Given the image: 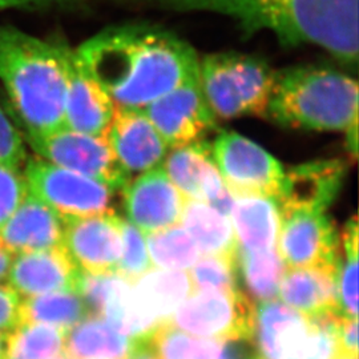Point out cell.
<instances>
[{
  "label": "cell",
  "instance_id": "cell-1",
  "mask_svg": "<svg viewBox=\"0 0 359 359\" xmlns=\"http://www.w3.org/2000/svg\"><path fill=\"white\" fill-rule=\"evenodd\" d=\"M76 52L115 107L144 109L198 75L200 59L192 46L160 27H111Z\"/></svg>",
  "mask_w": 359,
  "mask_h": 359
},
{
  "label": "cell",
  "instance_id": "cell-2",
  "mask_svg": "<svg viewBox=\"0 0 359 359\" xmlns=\"http://www.w3.org/2000/svg\"><path fill=\"white\" fill-rule=\"evenodd\" d=\"M175 13H219L246 35L269 31L283 47L313 44L348 68L359 59L358 0H124Z\"/></svg>",
  "mask_w": 359,
  "mask_h": 359
},
{
  "label": "cell",
  "instance_id": "cell-3",
  "mask_svg": "<svg viewBox=\"0 0 359 359\" xmlns=\"http://www.w3.org/2000/svg\"><path fill=\"white\" fill-rule=\"evenodd\" d=\"M67 44L44 41L13 26H0V81L26 135L65 127Z\"/></svg>",
  "mask_w": 359,
  "mask_h": 359
},
{
  "label": "cell",
  "instance_id": "cell-4",
  "mask_svg": "<svg viewBox=\"0 0 359 359\" xmlns=\"http://www.w3.org/2000/svg\"><path fill=\"white\" fill-rule=\"evenodd\" d=\"M266 116L289 128L347 132L358 126V83L317 65L276 71Z\"/></svg>",
  "mask_w": 359,
  "mask_h": 359
},
{
  "label": "cell",
  "instance_id": "cell-5",
  "mask_svg": "<svg viewBox=\"0 0 359 359\" xmlns=\"http://www.w3.org/2000/svg\"><path fill=\"white\" fill-rule=\"evenodd\" d=\"M276 71L264 59L238 52L206 55L198 81L216 117L266 116Z\"/></svg>",
  "mask_w": 359,
  "mask_h": 359
},
{
  "label": "cell",
  "instance_id": "cell-6",
  "mask_svg": "<svg viewBox=\"0 0 359 359\" xmlns=\"http://www.w3.org/2000/svg\"><path fill=\"white\" fill-rule=\"evenodd\" d=\"M338 313L306 317L280 301L257 308L253 341L261 359H334Z\"/></svg>",
  "mask_w": 359,
  "mask_h": 359
},
{
  "label": "cell",
  "instance_id": "cell-7",
  "mask_svg": "<svg viewBox=\"0 0 359 359\" xmlns=\"http://www.w3.org/2000/svg\"><path fill=\"white\" fill-rule=\"evenodd\" d=\"M257 306L244 292H194L170 317L184 333L216 341H252Z\"/></svg>",
  "mask_w": 359,
  "mask_h": 359
},
{
  "label": "cell",
  "instance_id": "cell-8",
  "mask_svg": "<svg viewBox=\"0 0 359 359\" xmlns=\"http://www.w3.org/2000/svg\"><path fill=\"white\" fill-rule=\"evenodd\" d=\"M28 192L63 219L112 215L114 189L99 180L57 167L43 158L26 160Z\"/></svg>",
  "mask_w": 359,
  "mask_h": 359
},
{
  "label": "cell",
  "instance_id": "cell-9",
  "mask_svg": "<svg viewBox=\"0 0 359 359\" xmlns=\"http://www.w3.org/2000/svg\"><path fill=\"white\" fill-rule=\"evenodd\" d=\"M26 139L40 158L57 167L99 180L112 189H123L129 182L130 175L120 165L104 136L65 127L46 135H26Z\"/></svg>",
  "mask_w": 359,
  "mask_h": 359
},
{
  "label": "cell",
  "instance_id": "cell-10",
  "mask_svg": "<svg viewBox=\"0 0 359 359\" xmlns=\"http://www.w3.org/2000/svg\"><path fill=\"white\" fill-rule=\"evenodd\" d=\"M212 156L225 185L234 196L261 194L277 198L283 185L281 164L262 147L236 132L219 133Z\"/></svg>",
  "mask_w": 359,
  "mask_h": 359
},
{
  "label": "cell",
  "instance_id": "cell-11",
  "mask_svg": "<svg viewBox=\"0 0 359 359\" xmlns=\"http://www.w3.org/2000/svg\"><path fill=\"white\" fill-rule=\"evenodd\" d=\"M144 112L168 148L201 142L217 127V117L206 102L198 75L148 104Z\"/></svg>",
  "mask_w": 359,
  "mask_h": 359
},
{
  "label": "cell",
  "instance_id": "cell-12",
  "mask_svg": "<svg viewBox=\"0 0 359 359\" xmlns=\"http://www.w3.org/2000/svg\"><path fill=\"white\" fill-rule=\"evenodd\" d=\"M277 250L287 269H321L335 274L338 236L325 212L281 216Z\"/></svg>",
  "mask_w": 359,
  "mask_h": 359
},
{
  "label": "cell",
  "instance_id": "cell-13",
  "mask_svg": "<svg viewBox=\"0 0 359 359\" xmlns=\"http://www.w3.org/2000/svg\"><path fill=\"white\" fill-rule=\"evenodd\" d=\"M121 226L123 219L115 213L68 218L62 246L81 271L116 273L123 249Z\"/></svg>",
  "mask_w": 359,
  "mask_h": 359
},
{
  "label": "cell",
  "instance_id": "cell-14",
  "mask_svg": "<svg viewBox=\"0 0 359 359\" xmlns=\"http://www.w3.org/2000/svg\"><path fill=\"white\" fill-rule=\"evenodd\" d=\"M163 163L169 180L188 200L205 201L231 217L234 196L218 172L210 144L201 140L173 148Z\"/></svg>",
  "mask_w": 359,
  "mask_h": 359
},
{
  "label": "cell",
  "instance_id": "cell-15",
  "mask_svg": "<svg viewBox=\"0 0 359 359\" xmlns=\"http://www.w3.org/2000/svg\"><path fill=\"white\" fill-rule=\"evenodd\" d=\"M123 194L129 222L144 234L180 225L188 200L160 167L128 182Z\"/></svg>",
  "mask_w": 359,
  "mask_h": 359
},
{
  "label": "cell",
  "instance_id": "cell-16",
  "mask_svg": "<svg viewBox=\"0 0 359 359\" xmlns=\"http://www.w3.org/2000/svg\"><path fill=\"white\" fill-rule=\"evenodd\" d=\"M65 127L81 133L104 136L115 104L77 55L67 46L65 50Z\"/></svg>",
  "mask_w": 359,
  "mask_h": 359
},
{
  "label": "cell",
  "instance_id": "cell-17",
  "mask_svg": "<svg viewBox=\"0 0 359 359\" xmlns=\"http://www.w3.org/2000/svg\"><path fill=\"white\" fill-rule=\"evenodd\" d=\"M104 137L129 175L154 169L167 156L168 145L144 109L115 107Z\"/></svg>",
  "mask_w": 359,
  "mask_h": 359
},
{
  "label": "cell",
  "instance_id": "cell-18",
  "mask_svg": "<svg viewBox=\"0 0 359 359\" xmlns=\"http://www.w3.org/2000/svg\"><path fill=\"white\" fill-rule=\"evenodd\" d=\"M345 169L339 160H318L292 168L283 175L276 198L280 215L325 212L341 191Z\"/></svg>",
  "mask_w": 359,
  "mask_h": 359
},
{
  "label": "cell",
  "instance_id": "cell-19",
  "mask_svg": "<svg viewBox=\"0 0 359 359\" xmlns=\"http://www.w3.org/2000/svg\"><path fill=\"white\" fill-rule=\"evenodd\" d=\"M80 269L63 246L19 253L13 257L7 277L8 286L20 297L76 290Z\"/></svg>",
  "mask_w": 359,
  "mask_h": 359
},
{
  "label": "cell",
  "instance_id": "cell-20",
  "mask_svg": "<svg viewBox=\"0 0 359 359\" xmlns=\"http://www.w3.org/2000/svg\"><path fill=\"white\" fill-rule=\"evenodd\" d=\"M65 219L38 197L27 193L0 228V240L13 255L62 246Z\"/></svg>",
  "mask_w": 359,
  "mask_h": 359
},
{
  "label": "cell",
  "instance_id": "cell-21",
  "mask_svg": "<svg viewBox=\"0 0 359 359\" xmlns=\"http://www.w3.org/2000/svg\"><path fill=\"white\" fill-rule=\"evenodd\" d=\"M231 217L238 250L256 253L277 248L281 215L274 198L261 194L234 196Z\"/></svg>",
  "mask_w": 359,
  "mask_h": 359
},
{
  "label": "cell",
  "instance_id": "cell-22",
  "mask_svg": "<svg viewBox=\"0 0 359 359\" xmlns=\"http://www.w3.org/2000/svg\"><path fill=\"white\" fill-rule=\"evenodd\" d=\"M278 298L306 317L339 313L335 274L321 269H286Z\"/></svg>",
  "mask_w": 359,
  "mask_h": 359
},
{
  "label": "cell",
  "instance_id": "cell-23",
  "mask_svg": "<svg viewBox=\"0 0 359 359\" xmlns=\"http://www.w3.org/2000/svg\"><path fill=\"white\" fill-rule=\"evenodd\" d=\"M142 311L158 326L170 320L180 305L194 293L185 270L151 269L132 283Z\"/></svg>",
  "mask_w": 359,
  "mask_h": 359
},
{
  "label": "cell",
  "instance_id": "cell-24",
  "mask_svg": "<svg viewBox=\"0 0 359 359\" xmlns=\"http://www.w3.org/2000/svg\"><path fill=\"white\" fill-rule=\"evenodd\" d=\"M136 341L90 314L67 332L63 353L69 359H128Z\"/></svg>",
  "mask_w": 359,
  "mask_h": 359
},
{
  "label": "cell",
  "instance_id": "cell-25",
  "mask_svg": "<svg viewBox=\"0 0 359 359\" xmlns=\"http://www.w3.org/2000/svg\"><path fill=\"white\" fill-rule=\"evenodd\" d=\"M204 256L238 258V243L231 217L205 201L187 200L180 221Z\"/></svg>",
  "mask_w": 359,
  "mask_h": 359
},
{
  "label": "cell",
  "instance_id": "cell-26",
  "mask_svg": "<svg viewBox=\"0 0 359 359\" xmlns=\"http://www.w3.org/2000/svg\"><path fill=\"white\" fill-rule=\"evenodd\" d=\"M158 359H258V353L245 354L233 341L196 338L170 325L161 323L145 337Z\"/></svg>",
  "mask_w": 359,
  "mask_h": 359
},
{
  "label": "cell",
  "instance_id": "cell-27",
  "mask_svg": "<svg viewBox=\"0 0 359 359\" xmlns=\"http://www.w3.org/2000/svg\"><path fill=\"white\" fill-rule=\"evenodd\" d=\"M90 316L87 304L74 292H55L26 297L20 301V323L48 325L68 332Z\"/></svg>",
  "mask_w": 359,
  "mask_h": 359
},
{
  "label": "cell",
  "instance_id": "cell-28",
  "mask_svg": "<svg viewBox=\"0 0 359 359\" xmlns=\"http://www.w3.org/2000/svg\"><path fill=\"white\" fill-rule=\"evenodd\" d=\"M237 262L252 299L261 304L278 299L280 283L287 268L277 248L256 253L238 250Z\"/></svg>",
  "mask_w": 359,
  "mask_h": 359
},
{
  "label": "cell",
  "instance_id": "cell-29",
  "mask_svg": "<svg viewBox=\"0 0 359 359\" xmlns=\"http://www.w3.org/2000/svg\"><path fill=\"white\" fill-rule=\"evenodd\" d=\"M65 335L48 325L20 323L7 333L3 359H52L65 351Z\"/></svg>",
  "mask_w": 359,
  "mask_h": 359
},
{
  "label": "cell",
  "instance_id": "cell-30",
  "mask_svg": "<svg viewBox=\"0 0 359 359\" xmlns=\"http://www.w3.org/2000/svg\"><path fill=\"white\" fill-rule=\"evenodd\" d=\"M342 256L338 255L335 285L342 316L358 318V219L353 216L342 231Z\"/></svg>",
  "mask_w": 359,
  "mask_h": 359
},
{
  "label": "cell",
  "instance_id": "cell-31",
  "mask_svg": "<svg viewBox=\"0 0 359 359\" xmlns=\"http://www.w3.org/2000/svg\"><path fill=\"white\" fill-rule=\"evenodd\" d=\"M145 241L152 265L158 269H189L201 256L189 233L180 225L148 233Z\"/></svg>",
  "mask_w": 359,
  "mask_h": 359
},
{
  "label": "cell",
  "instance_id": "cell-32",
  "mask_svg": "<svg viewBox=\"0 0 359 359\" xmlns=\"http://www.w3.org/2000/svg\"><path fill=\"white\" fill-rule=\"evenodd\" d=\"M237 259L221 256L198 258L189 273L194 292L237 290Z\"/></svg>",
  "mask_w": 359,
  "mask_h": 359
},
{
  "label": "cell",
  "instance_id": "cell-33",
  "mask_svg": "<svg viewBox=\"0 0 359 359\" xmlns=\"http://www.w3.org/2000/svg\"><path fill=\"white\" fill-rule=\"evenodd\" d=\"M121 234L123 249L116 273L128 280L129 283H135L142 274L154 268L148 253L145 234L129 221H123Z\"/></svg>",
  "mask_w": 359,
  "mask_h": 359
},
{
  "label": "cell",
  "instance_id": "cell-34",
  "mask_svg": "<svg viewBox=\"0 0 359 359\" xmlns=\"http://www.w3.org/2000/svg\"><path fill=\"white\" fill-rule=\"evenodd\" d=\"M27 193L28 185L20 168L0 164V228L13 216Z\"/></svg>",
  "mask_w": 359,
  "mask_h": 359
},
{
  "label": "cell",
  "instance_id": "cell-35",
  "mask_svg": "<svg viewBox=\"0 0 359 359\" xmlns=\"http://www.w3.org/2000/svg\"><path fill=\"white\" fill-rule=\"evenodd\" d=\"M26 158L23 139L0 107V164L20 168Z\"/></svg>",
  "mask_w": 359,
  "mask_h": 359
},
{
  "label": "cell",
  "instance_id": "cell-36",
  "mask_svg": "<svg viewBox=\"0 0 359 359\" xmlns=\"http://www.w3.org/2000/svg\"><path fill=\"white\" fill-rule=\"evenodd\" d=\"M338 355L358 357V318L338 314L335 318Z\"/></svg>",
  "mask_w": 359,
  "mask_h": 359
},
{
  "label": "cell",
  "instance_id": "cell-37",
  "mask_svg": "<svg viewBox=\"0 0 359 359\" xmlns=\"http://www.w3.org/2000/svg\"><path fill=\"white\" fill-rule=\"evenodd\" d=\"M20 295L8 285L0 283V332L10 333L18 325H20L19 308Z\"/></svg>",
  "mask_w": 359,
  "mask_h": 359
},
{
  "label": "cell",
  "instance_id": "cell-38",
  "mask_svg": "<svg viewBox=\"0 0 359 359\" xmlns=\"http://www.w3.org/2000/svg\"><path fill=\"white\" fill-rule=\"evenodd\" d=\"M81 6V0H0L3 10H75Z\"/></svg>",
  "mask_w": 359,
  "mask_h": 359
},
{
  "label": "cell",
  "instance_id": "cell-39",
  "mask_svg": "<svg viewBox=\"0 0 359 359\" xmlns=\"http://www.w3.org/2000/svg\"><path fill=\"white\" fill-rule=\"evenodd\" d=\"M13 252L3 244V241L0 240V283L7 281L8 273L11 269V264L13 261Z\"/></svg>",
  "mask_w": 359,
  "mask_h": 359
},
{
  "label": "cell",
  "instance_id": "cell-40",
  "mask_svg": "<svg viewBox=\"0 0 359 359\" xmlns=\"http://www.w3.org/2000/svg\"><path fill=\"white\" fill-rule=\"evenodd\" d=\"M128 359H158V357L154 354L148 341L145 338H140L136 341V345L129 354Z\"/></svg>",
  "mask_w": 359,
  "mask_h": 359
},
{
  "label": "cell",
  "instance_id": "cell-41",
  "mask_svg": "<svg viewBox=\"0 0 359 359\" xmlns=\"http://www.w3.org/2000/svg\"><path fill=\"white\" fill-rule=\"evenodd\" d=\"M6 339H7V333H1V332H0V359H3V357H4Z\"/></svg>",
  "mask_w": 359,
  "mask_h": 359
},
{
  "label": "cell",
  "instance_id": "cell-42",
  "mask_svg": "<svg viewBox=\"0 0 359 359\" xmlns=\"http://www.w3.org/2000/svg\"><path fill=\"white\" fill-rule=\"evenodd\" d=\"M334 359H358V357H348V355H337Z\"/></svg>",
  "mask_w": 359,
  "mask_h": 359
},
{
  "label": "cell",
  "instance_id": "cell-43",
  "mask_svg": "<svg viewBox=\"0 0 359 359\" xmlns=\"http://www.w3.org/2000/svg\"><path fill=\"white\" fill-rule=\"evenodd\" d=\"M52 359H69L67 355H65V353H62V354H59V355H56V357H53Z\"/></svg>",
  "mask_w": 359,
  "mask_h": 359
}]
</instances>
